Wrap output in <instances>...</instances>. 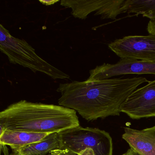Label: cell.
Segmentation results:
<instances>
[{
  "instance_id": "cell-16",
  "label": "cell",
  "mask_w": 155,
  "mask_h": 155,
  "mask_svg": "<svg viewBox=\"0 0 155 155\" xmlns=\"http://www.w3.org/2000/svg\"><path fill=\"white\" fill-rule=\"evenodd\" d=\"M1 150L3 152L4 155H10L9 153L8 149L6 145L1 144Z\"/></svg>"
},
{
  "instance_id": "cell-14",
  "label": "cell",
  "mask_w": 155,
  "mask_h": 155,
  "mask_svg": "<svg viewBox=\"0 0 155 155\" xmlns=\"http://www.w3.org/2000/svg\"><path fill=\"white\" fill-rule=\"evenodd\" d=\"M147 30L149 34L155 35V19L150 21L147 27Z\"/></svg>"
},
{
  "instance_id": "cell-17",
  "label": "cell",
  "mask_w": 155,
  "mask_h": 155,
  "mask_svg": "<svg viewBox=\"0 0 155 155\" xmlns=\"http://www.w3.org/2000/svg\"><path fill=\"white\" fill-rule=\"evenodd\" d=\"M122 155H135V151L130 148L127 151L126 153H124Z\"/></svg>"
},
{
  "instance_id": "cell-2",
  "label": "cell",
  "mask_w": 155,
  "mask_h": 155,
  "mask_svg": "<svg viewBox=\"0 0 155 155\" xmlns=\"http://www.w3.org/2000/svg\"><path fill=\"white\" fill-rule=\"evenodd\" d=\"M80 126L77 112L60 105L21 100L0 112V126L8 130L51 134Z\"/></svg>"
},
{
  "instance_id": "cell-6",
  "label": "cell",
  "mask_w": 155,
  "mask_h": 155,
  "mask_svg": "<svg viewBox=\"0 0 155 155\" xmlns=\"http://www.w3.org/2000/svg\"><path fill=\"white\" fill-rule=\"evenodd\" d=\"M120 111L132 119L155 117V80L133 91L121 105Z\"/></svg>"
},
{
  "instance_id": "cell-12",
  "label": "cell",
  "mask_w": 155,
  "mask_h": 155,
  "mask_svg": "<svg viewBox=\"0 0 155 155\" xmlns=\"http://www.w3.org/2000/svg\"><path fill=\"white\" fill-rule=\"evenodd\" d=\"M123 1L124 0H106L95 15H100L101 19H116L118 15L121 14L120 9Z\"/></svg>"
},
{
  "instance_id": "cell-8",
  "label": "cell",
  "mask_w": 155,
  "mask_h": 155,
  "mask_svg": "<svg viewBox=\"0 0 155 155\" xmlns=\"http://www.w3.org/2000/svg\"><path fill=\"white\" fill-rule=\"evenodd\" d=\"M122 138L140 155H155V126L141 130L124 127Z\"/></svg>"
},
{
  "instance_id": "cell-7",
  "label": "cell",
  "mask_w": 155,
  "mask_h": 155,
  "mask_svg": "<svg viewBox=\"0 0 155 155\" xmlns=\"http://www.w3.org/2000/svg\"><path fill=\"white\" fill-rule=\"evenodd\" d=\"M127 74L155 75V61L120 59L115 64L104 63L90 71L88 81L101 80Z\"/></svg>"
},
{
  "instance_id": "cell-15",
  "label": "cell",
  "mask_w": 155,
  "mask_h": 155,
  "mask_svg": "<svg viewBox=\"0 0 155 155\" xmlns=\"http://www.w3.org/2000/svg\"><path fill=\"white\" fill-rule=\"evenodd\" d=\"M59 0H51V1H42L40 0L39 2L43 5H46V6H51V5H54L57 2H59Z\"/></svg>"
},
{
  "instance_id": "cell-5",
  "label": "cell",
  "mask_w": 155,
  "mask_h": 155,
  "mask_svg": "<svg viewBox=\"0 0 155 155\" xmlns=\"http://www.w3.org/2000/svg\"><path fill=\"white\" fill-rule=\"evenodd\" d=\"M108 47L121 59L155 61V35L124 37L110 43Z\"/></svg>"
},
{
  "instance_id": "cell-13",
  "label": "cell",
  "mask_w": 155,
  "mask_h": 155,
  "mask_svg": "<svg viewBox=\"0 0 155 155\" xmlns=\"http://www.w3.org/2000/svg\"><path fill=\"white\" fill-rule=\"evenodd\" d=\"M47 155H91L88 153H81V154H78L77 153L72 152L70 150L66 149H58L53 150Z\"/></svg>"
},
{
  "instance_id": "cell-10",
  "label": "cell",
  "mask_w": 155,
  "mask_h": 155,
  "mask_svg": "<svg viewBox=\"0 0 155 155\" xmlns=\"http://www.w3.org/2000/svg\"><path fill=\"white\" fill-rule=\"evenodd\" d=\"M60 147L58 133H51L41 141L12 150L10 155H47Z\"/></svg>"
},
{
  "instance_id": "cell-3",
  "label": "cell",
  "mask_w": 155,
  "mask_h": 155,
  "mask_svg": "<svg viewBox=\"0 0 155 155\" xmlns=\"http://www.w3.org/2000/svg\"><path fill=\"white\" fill-rule=\"evenodd\" d=\"M0 50L8 56L10 62L28 68L36 73L40 72L53 79H68V74L55 68L38 56L35 49L23 39L12 36L0 25Z\"/></svg>"
},
{
  "instance_id": "cell-1",
  "label": "cell",
  "mask_w": 155,
  "mask_h": 155,
  "mask_svg": "<svg viewBox=\"0 0 155 155\" xmlns=\"http://www.w3.org/2000/svg\"><path fill=\"white\" fill-rule=\"evenodd\" d=\"M143 77L73 81L60 84V106L74 110L87 121L119 116L120 108L128 96L143 83Z\"/></svg>"
},
{
  "instance_id": "cell-19",
  "label": "cell",
  "mask_w": 155,
  "mask_h": 155,
  "mask_svg": "<svg viewBox=\"0 0 155 155\" xmlns=\"http://www.w3.org/2000/svg\"></svg>"
},
{
  "instance_id": "cell-18",
  "label": "cell",
  "mask_w": 155,
  "mask_h": 155,
  "mask_svg": "<svg viewBox=\"0 0 155 155\" xmlns=\"http://www.w3.org/2000/svg\"><path fill=\"white\" fill-rule=\"evenodd\" d=\"M135 155H139V154H137V153H136V152H135Z\"/></svg>"
},
{
  "instance_id": "cell-11",
  "label": "cell",
  "mask_w": 155,
  "mask_h": 155,
  "mask_svg": "<svg viewBox=\"0 0 155 155\" xmlns=\"http://www.w3.org/2000/svg\"><path fill=\"white\" fill-rule=\"evenodd\" d=\"M121 13L141 15L150 20L155 19V0H124Z\"/></svg>"
},
{
  "instance_id": "cell-4",
  "label": "cell",
  "mask_w": 155,
  "mask_h": 155,
  "mask_svg": "<svg viewBox=\"0 0 155 155\" xmlns=\"http://www.w3.org/2000/svg\"><path fill=\"white\" fill-rule=\"evenodd\" d=\"M60 149H66L81 154L113 155L112 138L108 132L92 127H75L58 133Z\"/></svg>"
},
{
  "instance_id": "cell-9",
  "label": "cell",
  "mask_w": 155,
  "mask_h": 155,
  "mask_svg": "<svg viewBox=\"0 0 155 155\" xmlns=\"http://www.w3.org/2000/svg\"><path fill=\"white\" fill-rule=\"evenodd\" d=\"M50 134L8 130L0 126V144L15 150L41 141Z\"/></svg>"
}]
</instances>
